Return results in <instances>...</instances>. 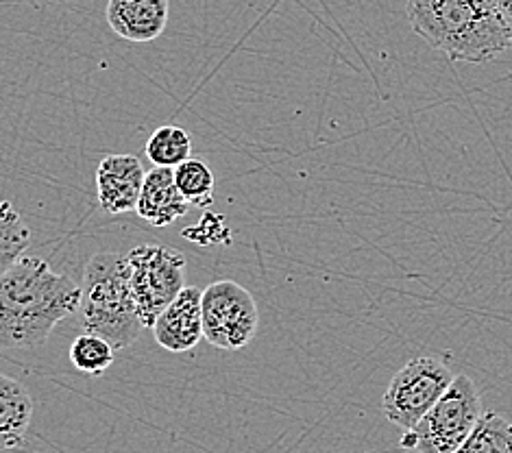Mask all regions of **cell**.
Listing matches in <instances>:
<instances>
[{"mask_svg":"<svg viewBox=\"0 0 512 453\" xmlns=\"http://www.w3.org/2000/svg\"><path fill=\"white\" fill-rule=\"evenodd\" d=\"M168 11V0H109L105 18L118 38L144 44L164 33Z\"/></svg>","mask_w":512,"mask_h":453,"instance_id":"obj_10","label":"cell"},{"mask_svg":"<svg viewBox=\"0 0 512 453\" xmlns=\"http://www.w3.org/2000/svg\"><path fill=\"white\" fill-rule=\"evenodd\" d=\"M454 373L443 360L414 358L401 369L382 397L386 419L408 432L428 414L454 382Z\"/></svg>","mask_w":512,"mask_h":453,"instance_id":"obj_5","label":"cell"},{"mask_svg":"<svg viewBox=\"0 0 512 453\" xmlns=\"http://www.w3.org/2000/svg\"><path fill=\"white\" fill-rule=\"evenodd\" d=\"M131 290L144 327H153L170 303L184 290L186 257L162 244H140L129 253Z\"/></svg>","mask_w":512,"mask_h":453,"instance_id":"obj_6","label":"cell"},{"mask_svg":"<svg viewBox=\"0 0 512 453\" xmlns=\"http://www.w3.org/2000/svg\"><path fill=\"white\" fill-rule=\"evenodd\" d=\"M72 366L85 375H103L116 360V349L103 336L85 332L70 347Z\"/></svg>","mask_w":512,"mask_h":453,"instance_id":"obj_17","label":"cell"},{"mask_svg":"<svg viewBox=\"0 0 512 453\" xmlns=\"http://www.w3.org/2000/svg\"><path fill=\"white\" fill-rule=\"evenodd\" d=\"M192 140L186 129L177 125H166L153 131V136L146 142V157L151 159L153 166L177 168L190 159Z\"/></svg>","mask_w":512,"mask_h":453,"instance_id":"obj_15","label":"cell"},{"mask_svg":"<svg viewBox=\"0 0 512 453\" xmlns=\"http://www.w3.org/2000/svg\"><path fill=\"white\" fill-rule=\"evenodd\" d=\"M33 419V399L18 379L0 373V451L24 445Z\"/></svg>","mask_w":512,"mask_h":453,"instance_id":"obj_12","label":"cell"},{"mask_svg":"<svg viewBox=\"0 0 512 453\" xmlns=\"http://www.w3.org/2000/svg\"><path fill=\"white\" fill-rule=\"evenodd\" d=\"M201 316L203 338L216 349L240 351L258 334V303L231 279H218L201 292Z\"/></svg>","mask_w":512,"mask_h":453,"instance_id":"obj_7","label":"cell"},{"mask_svg":"<svg viewBox=\"0 0 512 453\" xmlns=\"http://www.w3.org/2000/svg\"><path fill=\"white\" fill-rule=\"evenodd\" d=\"M31 247V229L9 201H0V275L18 264Z\"/></svg>","mask_w":512,"mask_h":453,"instance_id":"obj_13","label":"cell"},{"mask_svg":"<svg viewBox=\"0 0 512 453\" xmlns=\"http://www.w3.org/2000/svg\"><path fill=\"white\" fill-rule=\"evenodd\" d=\"M406 453H414V451H406Z\"/></svg>","mask_w":512,"mask_h":453,"instance_id":"obj_20","label":"cell"},{"mask_svg":"<svg viewBox=\"0 0 512 453\" xmlns=\"http://www.w3.org/2000/svg\"><path fill=\"white\" fill-rule=\"evenodd\" d=\"M482 416V401L467 375H456L447 393L423 419L404 432L401 449L414 453H454Z\"/></svg>","mask_w":512,"mask_h":453,"instance_id":"obj_4","label":"cell"},{"mask_svg":"<svg viewBox=\"0 0 512 453\" xmlns=\"http://www.w3.org/2000/svg\"><path fill=\"white\" fill-rule=\"evenodd\" d=\"M190 210V203L179 192L175 183V168L155 166L146 173L140 199L136 205V214L153 227H168L175 220L184 218Z\"/></svg>","mask_w":512,"mask_h":453,"instance_id":"obj_11","label":"cell"},{"mask_svg":"<svg viewBox=\"0 0 512 453\" xmlns=\"http://www.w3.org/2000/svg\"><path fill=\"white\" fill-rule=\"evenodd\" d=\"M81 308V286L40 257H22L0 275V347H42L64 318Z\"/></svg>","mask_w":512,"mask_h":453,"instance_id":"obj_1","label":"cell"},{"mask_svg":"<svg viewBox=\"0 0 512 453\" xmlns=\"http://www.w3.org/2000/svg\"><path fill=\"white\" fill-rule=\"evenodd\" d=\"M454 453H512V423L502 414H482L473 432Z\"/></svg>","mask_w":512,"mask_h":453,"instance_id":"obj_14","label":"cell"},{"mask_svg":"<svg viewBox=\"0 0 512 453\" xmlns=\"http://www.w3.org/2000/svg\"><path fill=\"white\" fill-rule=\"evenodd\" d=\"M175 183L186 201L194 207H210L214 203V173L201 159H186L175 168Z\"/></svg>","mask_w":512,"mask_h":453,"instance_id":"obj_16","label":"cell"},{"mask_svg":"<svg viewBox=\"0 0 512 453\" xmlns=\"http://www.w3.org/2000/svg\"><path fill=\"white\" fill-rule=\"evenodd\" d=\"M412 31L451 61L486 64L512 44L493 0H408Z\"/></svg>","mask_w":512,"mask_h":453,"instance_id":"obj_2","label":"cell"},{"mask_svg":"<svg viewBox=\"0 0 512 453\" xmlns=\"http://www.w3.org/2000/svg\"><path fill=\"white\" fill-rule=\"evenodd\" d=\"M201 292L203 290L194 286L184 288L177 299L157 316L151 327L157 345L170 353H186L199 345L203 338Z\"/></svg>","mask_w":512,"mask_h":453,"instance_id":"obj_9","label":"cell"},{"mask_svg":"<svg viewBox=\"0 0 512 453\" xmlns=\"http://www.w3.org/2000/svg\"><path fill=\"white\" fill-rule=\"evenodd\" d=\"M493 3L499 9V14H502L506 27H508V31L512 35V0H493Z\"/></svg>","mask_w":512,"mask_h":453,"instance_id":"obj_19","label":"cell"},{"mask_svg":"<svg viewBox=\"0 0 512 453\" xmlns=\"http://www.w3.org/2000/svg\"><path fill=\"white\" fill-rule=\"evenodd\" d=\"M83 279L79 310L85 332L103 336L114 349L131 347L144 325L131 290L129 255L96 253Z\"/></svg>","mask_w":512,"mask_h":453,"instance_id":"obj_3","label":"cell"},{"mask_svg":"<svg viewBox=\"0 0 512 453\" xmlns=\"http://www.w3.org/2000/svg\"><path fill=\"white\" fill-rule=\"evenodd\" d=\"M184 238L194 240L199 247H210V244H216V242H225V240L229 242V229L225 225L223 216H218L214 212H205L197 227L184 231Z\"/></svg>","mask_w":512,"mask_h":453,"instance_id":"obj_18","label":"cell"},{"mask_svg":"<svg viewBox=\"0 0 512 453\" xmlns=\"http://www.w3.org/2000/svg\"><path fill=\"white\" fill-rule=\"evenodd\" d=\"M144 168L136 155H107L96 168V197L109 216L136 212L144 186Z\"/></svg>","mask_w":512,"mask_h":453,"instance_id":"obj_8","label":"cell"}]
</instances>
